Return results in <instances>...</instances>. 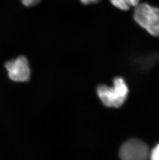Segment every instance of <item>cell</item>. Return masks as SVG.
<instances>
[{"instance_id": "1", "label": "cell", "mask_w": 159, "mask_h": 160, "mask_svg": "<svg viewBox=\"0 0 159 160\" xmlns=\"http://www.w3.org/2000/svg\"><path fill=\"white\" fill-rule=\"evenodd\" d=\"M97 91L99 98L104 105L116 108L123 105L129 93L126 83L120 77L114 79L113 87L100 85L98 87Z\"/></svg>"}, {"instance_id": "2", "label": "cell", "mask_w": 159, "mask_h": 160, "mask_svg": "<svg viewBox=\"0 0 159 160\" xmlns=\"http://www.w3.org/2000/svg\"><path fill=\"white\" fill-rule=\"evenodd\" d=\"M133 18L149 34L159 38V8L147 3H140L135 8Z\"/></svg>"}, {"instance_id": "3", "label": "cell", "mask_w": 159, "mask_h": 160, "mask_svg": "<svg viewBox=\"0 0 159 160\" xmlns=\"http://www.w3.org/2000/svg\"><path fill=\"white\" fill-rule=\"evenodd\" d=\"M119 157L124 160H145L150 157L148 147L143 141L131 139L122 145Z\"/></svg>"}, {"instance_id": "4", "label": "cell", "mask_w": 159, "mask_h": 160, "mask_svg": "<svg viewBox=\"0 0 159 160\" xmlns=\"http://www.w3.org/2000/svg\"><path fill=\"white\" fill-rule=\"evenodd\" d=\"M9 79L15 82H26L30 79V68L26 58L19 56L5 63Z\"/></svg>"}, {"instance_id": "5", "label": "cell", "mask_w": 159, "mask_h": 160, "mask_svg": "<svg viewBox=\"0 0 159 160\" xmlns=\"http://www.w3.org/2000/svg\"><path fill=\"white\" fill-rule=\"evenodd\" d=\"M113 6L122 11L129 10L131 7L135 8L140 4V0H110Z\"/></svg>"}, {"instance_id": "6", "label": "cell", "mask_w": 159, "mask_h": 160, "mask_svg": "<svg viewBox=\"0 0 159 160\" xmlns=\"http://www.w3.org/2000/svg\"><path fill=\"white\" fill-rule=\"evenodd\" d=\"M150 157L152 160H159V143L150 152Z\"/></svg>"}, {"instance_id": "7", "label": "cell", "mask_w": 159, "mask_h": 160, "mask_svg": "<svg viewBox=\"0 0 159 160\" xmlns=\"http://www.w3.org/2000/svg\"><path fill=\"white\" fill-rule=\"evenodd\" d=\"M41 0H21L22 3L24 6H27V7H30L33 6L37 4L38 3H39Z\"/></svg>"}, {"instance_id": "8", "label": "cell", "mask_w": 159, "mask_h": 160, "mask_svg": "<svg viewBox=\"0 0 159 160\" xmlns=\"http://www.w3.org/2000/svg\"><path fill=\"white\" fill-rule=\"evenodd\" d=\"M81 3H83L84 4H89L91 3H96L99 2L100 0H80Z\"/></svg>"}]
</instances>
